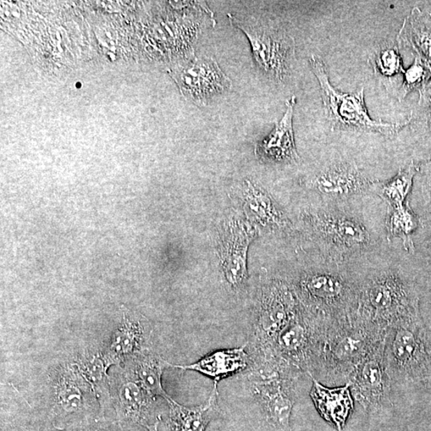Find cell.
Instances as JSON below:
<instances>
[{
  "instance_id": "cell-1",
  "label": "cell",
  "mask_w": 431,
  "mask_h": 431,
  "mask_svg": "<svg viewBox=\"0 0 431 431\" xmlns=\"http://www.w3.org/2000/svg\"><path fill=\"white\" fill-rule=\"evenodd\" d=\"M388 330L358 311L330 320L315 373L330 384H347L358 364L382 344Z\"/></svg>"
},
{
  "instance_id": "cell-2",
  "label": "cell",
  "mask_w": 431,
  "mask_h": 431,
  "mask_svg": "<svg viewBox=\"0 0 431 431\" xmlns=\"http://www.w3.org/2000/svg\"><path fill=\"white\" fill-rule=\"evenodd\" d=\"M384 359L391 384L421 382L430 377L431 340L419 317L391 326Z\"/></svg>"
},
{
  "instance_id": "cell-3",
  "label": "cell",
  "mask_w": 431,
  "mask_h": 431,
  "mask_svg": "<svg viewBox=\"0 0 431 431\" xmlns=\"http://www.w3.org/2000/svg\"><path fill=\"white\" fill-rule=\"evenodd\" d=\"M309 62L319 84L325 114L331 130L375 133L391 137L410 123V120L404 123H389L372 119L364 99L363 88L354 93L336 90L331 84L327 68L322 58L312 55Z\"/></svg>"
},
{
  "instance_id": "cell-4",
  "label": "cell",
  "mask_w": 431,
  "mask_h": 431,
  "mask_svg": "<svg viewBox=\"0 0 431 431\" xmlns=\"http://www.w3.org/2000/svg\"><path fill=\"white\" fill-rule=\"evenodd\" d=\"M228 17L232 25L245 33L254 62L262 73L276 84L289 80L296 63L294 38L272 20L253 16L240 19L232 14Z\"/></svg>"
},
{
  "instance_id": "cell-5",
  "label": "cell",
  "mask_w": 431,
  "mask_h": 431,
  "mask_svg": "<svg viewBox=\"0 0 431 431\" xmlns=\"http://www.w3.org/2000/svg\"><path fill=\"white\" fill-rule=\"evenodd\" d=\"M357 311L386 329L419 317L410 287L399 275L390 272L375 275L359 285Z\"/></svg>"
},
{
  "instance_id": "cell-6",
  "label": "cell",
  "mask_w": 431,
  "mask_h": 431,
  "mask_svg": "<svg viewBox=\"0 0 431 431\" xmlns=\"http://www.w3.org/2000/svg\"><path fill=\"white\" fill-rule=\"evenodd\" d=\"M330 320L299 306L274 342L272 353L290 365L313 375L322 351Z\"/></svg>"
},
{
  "instance_id": "cell-7",
  "label": "cell",
  "mask_w": 431,
  "mask_h": 431,
  "mask_svg": "<svg viewBox=\"0 0 431 431\" xmlns=\"http://www.w3.org/2000/svg\"><path fill=\"white\" fill-rule=\"evenodd\" d=\"M298 291L309 310L328 320L357 311L359 285L335 273L311 272L303 275Z\"/></svg>"
},
{
  "instance_id": "cell-8",
  "label": "cell",
  "mask_w": 431,
  "mask_h": 431,
  "mask_svg": "<svg viewBox=\"0 0 431 431\" xmlns=\"http://www.w3.org/2000/svg\"><path fill=\"white\" fill-rule=\"evenodd\" d=\"M52 388L55 427L71 429L93 419L97 395L75 363L63 364L56 370Z\"/></svg>"
},
{
  "instance_id": "cell-9",
  "label": "cell",
  "mask_w": 431,
  "mask_h": 431,
  "mask_svg": "<svg viewBox=\"0 0 431 431\" xmlns=\"http://www.w3.org/2000/svg\"><path fill=\"white\" fill-rule=\"evenodd\" d=\"M299 306L294 290L285 282L271 280L262 287L253 330L262 356L272 353L275 341Z\"/></svg>"
},
{
  "instance_id": "cell-10",
  "label": "cell",
  "mask_w": 431,
  "mask_h": 431,
  "mask_svg": "<svg viewBox=\"0 0 431 431\" xmlns=\"http://www.w3.org/2000/svg\"><path fill=\"white\" fill-rule=\"evenodd\" d=\"M252 377L253 393L262 406L266 421L276 431H291L290 419L296 402L297 377L254 372Z\"/></svg>"
},
{
  "instance_id": "cell-11",
  "label": "cell",
  "mask_w": 431,
  "mask_h": 431,
  "mask_svg": "<svg viewBox=\"0 0 431 431\" xmlns=\"http://www.w3.org/2000/svg\"><path fill=\"white\" fill-rule=\"evenodd\" d=\"M170 73L182 95L199 106L232 88L231 80L212 57L193 59Z\"/></svg>"
},
{
  "instance_id": "cell-12",
  "label": "cell",
  "mask_w": 431,
  "mask_h": 431,
  "mask_svg": "<svg viewBox=\"0 0 431 431\" xmlns=\"http://www.w3.org/2000/svg\"><path fill=\"white\" fill-rule=\"evenodd\" d=\"M384 342L358 364L347 382L353 399L368 412H377L390 402L392 384L385 364Z\"/></svg>"
},
{
  "instance_id": "cell-13",
  "label": "cell",
  "mask_w": 431,
  "mask_h": 431,
  "mask_svg": "<svg viewBox=\"0 0 431 431\" xmlns=\"http://www.w3.org/2000/svg\"><path fill=\"white\" fill-rule=\"evenodd\" d=\"M109 388L121 428L151 425L157 398L143 388L128 368L109 377Z\"/></svg>"
},
{
  "instance_id": "cell-14",
  "label": "cell",
  "mask_w": 431,
  "mask_h": 431,
  "mask_svg": "<svg viewBox=\"0 0 431 431\" xmlns=\"http://www.w3.org/2000/svg\"><path fill=\"white\" fill-rule=\"evenodd\" d=\"M152 329L148 319L139 313L123 308V317L108 344L99 352L105 367L125 363L138 353L148 350Z\"/></svg>"
},
{
  "instance_id": "cell-15",
  "label": "cell",
  "mask_w": 431,
  "mask_h": 431,
  "mask_svg": "<svg viewBox=\"0 0 431 431\" xmlns=\"http://www.w3.org/2000/svg\"><path fill=\"white\" fill-rule=\"evenodd\" d=\"M257 234L256 225L244 220L233 219L225 226L220 264L225 280L234 289H239L248 279V248Z\"/></svg>"
},
{
  "instance_id": "cell-16",
  "label": "cell",
  "mask_w": 431,
  "mask_h": 431,
  "mask_svg": "<svg viewBox=\"0 0 431 431\" xmlns=\"http://www.w3.org/2000/svg\"><path fill=\"white\" fill-rule=\"evenodd\" d=\"M374 184L355 162L344 160L325 165L310 181V186L320 195L335 199L363 192Z\"/></svg>"
},
{
  "instance_id": "cell-17",
  "label": "cell",
  "mask_w": 431,
  "mask_h": 431,
  "mask_svg": "<svg viewBox=\"0 0 431 431\" xmlns=\"http://www.w3.org/2000/svg\"><path fill=\"white\" fill-rule=\"evenodd\" d=\"M322 239L342 251H356L369 245L370 236L364 226L349 216L322 213L314 219Z\"/></svg>"
},
{
  "instance_id": "cell-18",
  "label": "cell",
  "mask_w": 431,
  "mask_h": 431,
  "mask_svg": "<svg viewBox=\"0 0 431 431\" xmlns=\"http://www.w3.org/2000/svg\"><path fill=\"white\" fill-rule=\"evenodd\" d=\"M296 104V96H292L287 101L283 117L275 124L269 135L258 144L256 153L264 161L289 163L295 162L299 159L292 124Z\"/></svg>"
},
{
  "instance_id": "cell-19",
  "label": "cell",
  "mask_w": 431,
  "mask_h": 431,
  "mask_svg": "<svg viewBox=\"0 0 431 431\" xmlns=\"http://www.w3.org/2000/svg\"><path fill=\"white\" fill-rule=\"evenodd\" d=\"M309 377L313 382L310 396L320 416L341 431L354 407L350 384L331 388Z\"/></svg>"
},
{
  "instance_id": "cell-20",
  "label": "cell",
  "mask_w": 431,
  "mask_h": 431,
  "mask_svg": "<svg viewBox=\"0 0 431 431\" xmlns=\"http://www.w3.org/2000/svg\"><path fill=\"white\" fill-rule=\"evenodd\" d=\"M245 348V346L215 351L190 365H172V368L197 372L218 383L248 368L250 356Z\"/></svg>"
},
{
  "instance_id": "cell-21",
  "label": "cell",
  "mask_w": 431,
  "mask_h": 431,
  "mask_svg": "<svg viewBox=\"0 0 431 431\" xmlns=\"http://www.w3.org/2000/svg\"><path fill=\"white\" fill-rule=\"evenodd\" d=\"M218 384L214 382L209 399L200 406L187 407L179 404L172 398L167 400L169 431H206L207 425L219 411Z\"/></svg>"
},
{
  "instance_id": "cell-22",
  "label": "cell",
  "mask_w": 431,
  "mask_h": 431,
  "mask_svg": "<svg viewBox=\"0 0 431 431\" xmlns=\"http://www.w3.org/2000/svg\"><path fill=\"white\" fill-rule=\"evenodd\" d=\"M244 207L250 222L263 227L281 229L286 227L287 220L273 199L261 187L250 181L243 187Z\"/></svg>"
},
{
  "instance_id": "cell-23",
  "label": "cell",
  "mask_w": 431,
  "mask_h": 431,
  "mask_svg": "<svg viewBox=\"0 0 431 431\" xmlns=\"http://www.w3.org/2000/svg\"><path fill=\"white\" fill-rule=\"evenodd\" d=\"M128 361L131 363L127 368L149 393L156 398L162 397L167 401L171 399L164 390L162 377L165 369L172 368L173 364L149 349L137 354Z\"/></svg>"
},
{
  "instance_id": "cell-24",
  "label": "cell",
  "mask_w": 431,
  "mask_h": 431,
  "mask_svg": "<svg viewBox=\"0 0 431 431\" xmlns=\"http://www.w3.org/2000/svg\"><path fill=\"white\" fill-rule=\"evenodd\" d=\"M368 63L386 91L397 98L400 87L398 80L404 75L405 70L396 43L390 41L381 43L370 55Z\"/></svg>"
},
{
  "instance_id": "cell-25",
  "label": "cell",
  "mask_w": 431,
  "mask_h": 431,
  "mask_svg": "<svg viewBox=\"0 0 431 431\" xmlns=\"http://www.w3.org/2000/svg\"><path fill=\"white\" fill-rule=\"evenodd\" d=\"M416 168L413 165L400 169L393 179L380 188V195L389 204L391 208L403 206L406 197L410 191Z\"/></svg>"
},
{
  "instance_id": "cell-26",
  "label": "cell",
  "mask_w": 431,
  "mask_h": 431,
  "mask_svg": "<svg viewBox=\"0 0 431 431\" xmlns=\"http://www.w3.org/2000/svg\"><path fill=\"white\" fill-rule=\"evenodd\" d=\"M397 41L400 45H416L424 56L431 61V31L420 26L413 14L404 21Z\"/></svg>"
},
{
  "instance_id": "cell-27",
  "label": "cell",
  "mask_w": 431,
  "mask_h": 431,
  "mask_svg": "<svg viewBox=\"0 0 431 431\" xmlns=\"http://www.w3.org/2000/svg\"><path fill=\"white\" fill-rule=\"evenodd\" d=\"M386 224L390 236H402L407 240L414 228V222L410 211L401 206L391 208Z\"/></svg>"
},
{
  "instance_id": "cell-28",
  "label": "cell",
  "mask_w": 431,
  "mask_h": 431,
  "mask_svg": "<svg viewBox=\"0 0 431 431\" xmlns=\"http://www.w3.org/2000/svg\"><path fill=\"white\" fill-rule=\"evenodd\" d=\"M425 77V70L421 60L416 58L414 64L405 70L403 75V81L397 98L400 100L407 96V93L413 88L421 84Z\"/></svg>"
},
{
  "instance_id": "cell-29",
  "label": "cell",
  "mask_w": 431,
  "mask_h": 431,
  "mask_svg": "<svg viewBox=\"0 0 431 431\" xmlns=\"http://www.w3.org/2000/svg\"><path fill=\"white\" fill-rule=\"evenodd\" d=\"M119 428L121 427L118 423L109 422L104 418L99 417L77 425L68 431H119Z\"/></svg>"
},
{
  "instance_id": "cell-30",
  "label": "cell",
  "mask_w": 431,
  "mask_h": 431,
  "mask_svg": "<svg viewBox=\"0 0 431 431\" xmlns=\"http://www.w3.org/2000/svg\"><path fill=\"white\" fill-rule=\"evenodd\" d=\"M161 421H162L161 416H158L156 422H154L151 425H146L145 428H146V431H158V425H159L160 422Z\"/></svg>"
}]
</instances>
